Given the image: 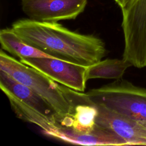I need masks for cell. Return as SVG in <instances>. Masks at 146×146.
<instances>
[{"instance_id": "cell-10", "label": "cell", "mask_w": 146, "mask_h": 146, "mask_svg": "<svg viewBox=\"0 0 146 146\" xmlns=\"http://www.w3.org/2000/svg\"><path fill=\"white\" fill-rule=\"evenodd\" d=\"M0 42L3 50L20 59L29 58H53L26 43L12 27L1 30Z\"/></svg>"}, {"instance_id": "cell-2", "label": "cell", "mask_w": 146, "mask_h": 146, "mask_svg": "<svg viewBox=\"0 0 146 146\" xmlns=\"http://www.w3.org/2000/svg\"><path fill=\"white\" fill-rule=\"evenodd\" d=\"M0 70L6 72L43 98L55 112L57 124L71 113L72 103L70 88L9 56L2 50L0 52Z\"/></svg>"}, {"instance_id": "cell-9", "label": "cell", "mask_w": 146, "mask_h": 146, "mask_svg": "<svg viewBox=\"0 0 146 146\" xmlns=\"http://www.w3.org/2000/svg\"><path fill=\"white\" fill-rule=\"evenodd\" d=\"M46 135L74 144L82 145H128L127 143L112 131L98 125L91 132L80 135L66 133L54 131Z\"/></svg>"}, {"instance_id": "cell-4", "label": "cell", "mask_w": 146, "mask_h": 146, "mask_svg": "<svg viewBox=\"0 0 146 146\" xmlns=\"http://www.w3.org/2000/svg\"><path fill=\"white\" fill-rule=\"evenodd\" d=\"M86 94L96 104L137 122L146 120V88L121 78Z\"/></svg>"}, {"instance_id": "cell-1", "label": "cell", "mask_w": 146, "mask_h": 146, "mask_svg": "<svg viewBox=\"0 0 146 146\" xmlns=\"http://www.w3.org/2000/svg\"><path fill=\"white\" fill-rule=\"evenodd\" d=\"M11 27L26 43L43 52L86 67L101 60L106 54L100 38L71 31L57 22L23 19Z\"/></svg>"}, {"instance_id": "cell-5", "label": "cell", "mask_w": 146, "mask_h": 146, "mask_svg": "<svg viewBox=\"0 0 146 146\" xmlns=\"http://www.w3.org/2000/svg\"><path fill=\"white\" fill-rule=\"evenodd\" d=\"M123 59L139 68L146 67V0H132L121 9Z\"/></svg>"}, {"instance_id": "cell-6", "label": "cell", "mask_w": 146, "mask_h": 146, "mask_svg": "<svg viewBox=\"0 0 146 146\" xmlns=\"http://www.w3.org/2000/svg\"><path fill=\"white\" fill-rule=\"evenodd\" d=\"M19 60L71 89L79 92L86 89L87 67L54 58H29Z\"/></svg>"}, {"instance_id": "cell-11", "label": "cell", "mask_w": 146, "mask_h": 146, "mask_svg": "<svg viewBox=\"0 0 146 146\" xmlns=\"http://www.w3.org/2000/svg\"><path fill=\"white\" fill-rule=\"evenodd\" d=\"M132 66L124 59H107L87 67L86 78L92 79H114L122 78L126 70Z\"/></svg>"}, {"instance_id": "cell-13", "label": "cell", "mask_w": 146, "mask_h": 146, "mask_svg": "<svg viewBox=\"0 0 146 146\" xmlns=\"http://www.w3.org/2000/svg\"><path fill=\"white\" fill-rule=\"evenodd\" d=\"M139 123L141 125V127L143 128V129L145 130V131L146 132V120L139 121Z\"/></svg>"}, {"instance_id": "cell-8", "label": "cell", "mask_w": 146, "mask_h": 146, "mask_svg": "<svg viewBox=\"0 0 146 146\" xmlns=\"http://www.w3.org/2000/svg\"><path fill=\"white\" fill-rule=\"evenodd\" d=\"M96 124L124 140L128 145H146V132L139 122L98 105Z\"/></svg>"}, {"instance_id": "cell-3", "label": "cell", "mask_w": 146, "mask_h": 146, "mask_svg": "<svg viewBox=\"0 0 146 146\" xmlns=\"http://www.w3.org/2000/svg\"><path fill=\"white\" fill-rule=\"evenodd\" d=\"M0 87L19 119L36 125L44 134L57 128L56 115L48 103L26 85L0 70Z\"/></svg>"}, {"instance_id": "cell-7", "label": "cell", "mask_w": 146, "mask_h": 146, "mask_svg": "<svg viewBox=\"0 0 146 146\" xmlns=\"http://www.w3.org/2000/svg\"><path fill=\"white\" fill-rule=\"evenodd\" d=\"M87 0H22V9L29 19L47 22L75 19Z\"/></svg>"}, {"instance_id": "cell-12", "label": "cell", "mask_w": 146, "mask_h": 146, "mask_svg": "<svg viewBox=\"0 0 146 146\" xmlns=\"http://www.w3.org/2000/svg\"><path fill=\"white\" fill-rule=\"evenodd\" d=\"M122 9L126 7L132 0H114Z\"/></svg>"}]
</instances>
